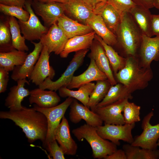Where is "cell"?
I'll list each match as a JSON object with an SVG mask.
<instances>
[{
    "label": "cell",
    "mask_w": 159,
    "mask_h": 159,
    "mask_svg": "<svg viewBox=\"0 0 159 159\" xmlns=\"http://www.w3.org/2000/svg\"><path fill=\"white\" fill-rule=\"evenodd\" d=\"M0 118L14 122L22 129L29 143L38 140L42 142V144L44 143L48 130L47 119L44 114L34 107L28 108L23 106L19 110L1 111Z\"/></svg>",
    "instance_id": "cell-1"
},
{
    "label": "cell",
    "mask_w": 159,
    "mask_h": 159,
    "mask_svg": "<svg viewBox=\"0 0 159 159\" xmlns=\"http://www.w3.org/2000/svg\"><path fill=\"white\" fill-rule=\"evenodd\" d=\"M126 58L125 67L114 75L116 81L124 85L131 93L145 89L153 77L151 67L142 66L136 57Z\"/></svg>",
    "instance_id": "cell-2"
},
{
    "label": "cell",
    "mask_w": 159,
    "mask_h": 159,
    "mask_svg": "<svg viewBox=\"0 0 159 159\" xmlns=\"http://www.w3.org/2000/svg\"><path fill=\"white\" fill-rule=\"evenodd\" d=\"M120 23L116 34L117 46L126 58L137 57L142 34L129 12L121 14Z\"/></svg>",
    "instance_id": "cell-3"
},
{
    "label": "cell",
    "mask_w": 159,
    "mask_h": 159,
    "mask_svg": "<svg viewBox=\"0 0 159 159\" xmlns=\"http://www.w3.org/2000/svg\"><path fill=\"white\" fill-rule=\"evenodd\" d=\"M72 132L79 141L85 139L89 143L94 158L104 159L117 150V145L102 138L95 127L87 124L74 129Z\"/></svg>",
    "instance_id": "cell-4"
},
{
    "label": "cell",
    "mask_w": 159,
    "mask_h": 159,
    "mask_svg": "<svg viewBox=\"0 0 159 159\" xmlns=\"http://www.w3.org/2000/svg\"><path fill=\"white\" fill-rule=\"evenodd\" d=\"M89 51V49H87L76 52L66 69L59 79L53 81L49 77H47L39 85V87L56 91L62 87H67L71 82L75 71L83 64Z\"/></svg>",
    "instance_id": "cell-5"
},
{
    "label": "cell",
    "mask_w": 159,
    "mask_h": 159,
    "mask_svg": "<svg viewBox=\"0 0 159 159\" xmlns=\"http://www.w3.org/2000/svg\"><path fill=\"white\" fill-rule=\"evenodd\" d=\"M73 99V98L72 97H67L61 104L48 108L40 107L35 104L34 105L33 107L35 110L44 114L47 120V132L45 141L42 144L44 147L48 143L55 140V131Z\"/></svg>",
    "instance_id": "cell-6"
},
{
    "label": "cell",
    "mask_w": 159,
    "mask_h": 159,
    "mask_svg": "<svg viewBox=\"0 0 159 159\" xmlns=\"http://www.w3.org/2000/svg\"><path fill=\"white\" fill-rule=\"evenodd\" d=\"M135 123L122 125L105 124L95 127L98 134L103 138L109 140L117 145H120V140L131 144L133 141L132 131Z\"/></svg>",
    "instance_id": "cell-7"
},
{
    "label": "cell",
    "mask_w": 159,
    "mask_h": 159,
    "mask_svg": "<svg viewBox=\"0 0 159 159\" xmlns=\"http://www.w3.org/2000/svg\"><path fill=\"white\" fill-rule=\"evenodd\" d=\"M152 111L144 117L141 124L143 131L139 135L135 137L131 145L150 149H156L159 139V123L154 125L150 123L153 116Z\"/></svg>",
    "instance_id": "cell-8"
},
{
    "label": "cell",
    "mask_w": 159,
    "mask_h": 159,
    "mask_svg": "<svg viewBox=\"0 0 159 159\" xmlns=\"http://www.w3.org/2000/svg\"><path fill=\"white\" fill-rule=\"evenodd\" d=\"M24 6L29 14L30 17L27 21H18L21 32L26 40L31 42L40 40L42 36L47 32L49 29L41 24L32 8L31 3L26 1Z\"/></svg>",
    "instance_id": "cell-9"
},
{
    "label": "cell",
    "mask_w": 159,
    "mask_h": 159,
    "mask_svg": "<svg viewBox=\"0 0 159 159\" xmlns=\"http://www.w3.org/2000/svg\"><path fill=\"white\" fill-rule=\"evenodd\" d=\"M31 4L35 12L41 17L44 26L48 28L57 23L59 18L64 13V3L33 1Z\"/></svg>",
    "instance_id": "cell-10"
},
{
    "label": "cell",
    "mask_w": 159,
    "mask_h": 159,
    "mask_svg": "<svg viewBox=\"0 0 159 159\" xmlns=\"http://www.w3.org/2000/svg\"><path fill=\"white\" fill-rule=\"evenodd\" d=\"M140 65L150 67L153 61L159 60V37H152L142 34L136 57Z\"/></svg>",
    "instance_id": "cell-11"
},
{
    "label": "cell",
    "mask_w": 159,
    "mask_h": 159,
    "mask_svg": "<svg viewBox=\"0 0 159 159\" xmlns=\"http://www.w3.org/2000/svg\"><path fill=\"white\" fill-rule=\"evenodd\" d=\"M128 98H125L101 107H96L92 110L98 115L104 124L122 125L125 124L122 112Z\"/></svg>",
    "instance_id": "cell-12"
},
{
    "label": "cell",
    "mask_w": 159,
    "mask_h": 159,
    "mask_svg": "<svg viewBox=\"0 0 159 159\" xmlns=\"http://www.w3.org/2000/svg\"><path fill=\"white\" fill-rule=\"evenodd\" d=\"M49 54L47 47L43 46L39 57L29 78L36 85H39L47 77L52 80L55 75L54 70L49 64Z\"/></svg>",
    "instance_id": "cell-13"
},
{
    "label": "cell",
    "mask_w": 159,
    "mask_h": 159,
    "mask_svg": "<svg viewBox=\"0 0 159 159\" xmlns=\"http://www.w3.org/2000/svg\"><path fill=\"white\" fill-rule=\"evenodd\" d=\"M69 107V117L72 123H78L83 120L86 124L95 127L102 125L103 122L98 115L76 99L73 98Z\"/></svg>",
    "instance_id": "cell-14"
},
{
    "label": "cell",
    "mask_w": 159,
    "mask_h": 159,
    "mask_svg": "<svg viewBox=\"0 0 159 159\" xmlns=\"http://www.w3.org/2000/svg\"><path fill=\"white\" fill-rule=\"evenodd\" d=\"M69 39L57 23L50 27L47 32L43 34L40 41L46 46L49 53L60 54Z\"/></svg>",
    "instance_id": "cell-15"
},
{
    "label": "cell",
    "mask_w": 159,
    "mask_h": 159,
    "mask_svg": "<svg viewBox=\"0 0 159 159\" xmlns=\"http://www.w3.org/2000/svg\"><path fill=\"white\" fill-rule=\"evenodd\" d=\"M31 43L34 46L33 51L28 54L22 65L15 66L12 71L11 77L15 81L29 78L39 57L43 45L40 41L38 43L32 41Z\"/></svg>",
    "instance_id": "cell-16"
},
{
    "label": "cell",
    "mask_w": 159,
    "mask_h": 159,
    "mask_svg": "<svg viewBox=\"0 0 159 159\" xmlns=\"http://www.w3.org/2000/svg\"><path fill=\"white\" fill-rule=\"evenodd\" d=\"M90 49V58H92L99 69L104 73L112 85L117 83L111 67L109 59L102 44L97 40H94Z\"/></svg>",
    "instance_id": "cell-17"
},
{
    "label": "cell",
    "mask_w": 159,
    "mask_h": 159,
    "mask_svg": "<svg viewBox=\"0 0 159 159\" xmlns=\"http://www.w3.org/2000/svg\"><path fill=\"white\" fill-rule=\"evenodd\" d=\"M54 136L64 154L72 156L76 154L77 145L71 137L68 122L64 116L55 131Z\"/></svg>",
    "instance_id": "cell-18"
},
{
    "label": "cell",
    "mask_w": 159,
    "mask_h": 159,
    "mask_svg": "<svg viewBox=\"0 0 159 159\" xmlns=\"http://www.w3.org/2000/svg\"><path fill=\"white\" fill-rule=\"evenodd\" d=\"M17 84L11 87L5 99V105L9 110L15 111L21 109L23 106L21 103L24 98L30 95V91L24 87L26 83L29 84L26 79L19 80Z\"/></svg>",
    "instance_id": "cell-19"
},
{
    "label": "cell",
    "mask_w": 159,
    "mask_h": 159,
    "mask_svg": "<svg viewBox=\"0 0 159 159\" xmlns=\"http://www.w3.org/2000/svg\"><path fill=\"white\" fill-rule=\"evenodd\" d=\"M90 64L87 69L82 74L74 76L67 87L70 89L78 88L82 85L94 81L107 79L106 74L100 71L96 66L94 60L90 58Z\"/></svg>",
    "instance_id": "cell-20"
},
{
    "label": "cell",
    "mask_w": 159,
    "mask_h": 159,
    "mask_svg": "<svg viewBox=\"0 0 159 159\" xmlns=\"http://www.w3.org/2000/svg\"><path fill=\"white\" fill-rule=\"evenodd\" d=\"M64 5V13L84 24L87 25V20L95 14L91 7L82 0H69Z\"/></svg>",
    "instance_id": "cell-21"
},
{
    "label": "cell",
    "mask_w": 159,
    "mask_h": 159,
    "mask_svg": "<svg viewBox=\"0 0 159 159\" xmlns=\"http://www.w3.org/2000/svg\"><path fill=\"white\" fill-rule=\"evenodd\" d=\"M29 102L42 108H48L58 105L60 101V97L56 91L45 90L39 87L30 91Z\"/></svg>",
    "instance_id": "cell-22"
},
{
    "label": "cell",
    "mask_w": 159,
    "mask_h": 159,
    "mask_svg": "<svg viewBox=\"0 0 159 159\" xmlns=\"http://www.w3.org/2000/svg\"><path fill=\"white\" fill-rule=\"evenodd\" d=\"M57 22L58 25L62 30L68 39L94 31L88 25L80 23L69 18L64 14L59 18Z\"/></svg>",
    "instance_id": "cell-23"
},
{
    "label": "cell",
    "mask_w": 159,
    "mask_h": 159,
    "mask_svg": "<svg viewBox=\"0 0 159 159\" xmlns=\"http://www.w3.org/2000/svg\"><path fill=\"white\" fill-rule=\"evenodd\" d=\"M96 34L93 31L89 33L77 36L69 39L60 54L62 58H66L69 54L80 50L90 49Z\"/></svg>",
    "instance_id": "cell-24"
},
{
    "label": "cell",
    "mask_w": 159,
    "mask_h": 159,
    "mask_svg": "<svg viewBox=\"0 0 159 159\" xmlns=\"http://www.w3.org/2000/svg\"><path fill=\"white\" fill-rule=\"evenodd\" d=\"M103 19L108 29L115 35L121 22V15L107 2L101 4L94 11Z\"/></svg>",
    "instance_id": "cell-25"
},
{
    "label": "cell",
    "mask_w": 159,
    "mask_h": 159,
    "mask_svg": "<svg viewBox=\"0 0 159 159\" xmlns=\"http://www.w3.org/2000/svg\"><path fill=\"white\" fill-rule=\"evenodd\" d=\"M88 25L107 44L112 46L117 44L116 35L107 27L102 17L98 14H94L87 22Z\"/></svg>",
    "instance_id": "cell-26"
},
{
    "label": "cell",
    "mask_w": 159,
    "mask_h": 159,
    "mask_svg": "<svg viewBox=\"0 0 159 159\" xmlns=\"http://www.w3.org/2000/svg\"><path fill=\"white\" fill-rule=\"evenodd\" d=\"M147 9L136 5L129 12L142 34L152 37L151 30L152 14Z\"/></svg>",
    "instance_id": "cell-27"
},
{
    "label": "cell",
    "mask_w": 159,
    "mask_h": 159,
    "mask_svg": "<svg viewBox=\"0 0 159 159\" xmlns=\"http://www.w3.org/2000/svg\"><path fill=\"white\" fill-rule=\"evenodd\" d=\"M95 85L94 83L91 82L82 85L77 90H71L66 86L60 87L58 90L60 97H72L87 106L90 95L94 90Z\"/></svg>",
    "instance_id": "cell-28"
},
{
    "label": "cell",
    "mask_w": 159,
    "mask_h": 159,
    "mask_svg": "<svg viewBox=\"0 0 159 159\" xmlns=\"http://www.w3.org/2000/svg\"><path fill=\"white\" fill-rule=\"evenodd\" d=\"M27 52L15 49L6 52H0V67L8 72L12 71L16 66L22 65L27 56Z\"/></svg>",
    "instance_id": "cell-29"
},
{
    "label": "cell",
    "mask_w": 159,
    "mask_h": 159,
    "mask_svg": "<svg viewBox=\"0 0 159 159\" xmlns=\"http://www.w3.org/2000/svg\"><path fill=\"white\" fill-rule=\"evenodd\" d=\"M125 98L132 99V93L124 85L117 82L111 86L105 97L96 107L105 106Z\"/></svg>",
    "instance_id": "cell-30"
},
{
    "label": "cell",
    "mask_w": 159,
    "mask_h": 159,
    "mask_svg": "<svg viewBox=\"0 0 159 159\" xmlns=\"http://www.w3.org/2000/svg\"><path fill=\"white\" fill-rule=\"evenodd\" d=\"M95 39L99 42L103 46L114 75L125 67L126 62V58L120 55L112 46L107 44L100 37L96 34Z\"/></svg>",
    "instance_id": "cell-31"
},
{
    "label": "cell",
    "mask_w": 159,
    "mask_h": 159,
    "mask_svg": "<svg viewBox=\"0 0 159 159\" xmlns=\"http://www.w3.org/2000/svg\"><path fill=\"white\" fill-rule=\"evenodd\" d=\"M122 149L127 159H159V150L150 149L133 146L128 143L124 145Z\"/></svg>",
    "instance_id": "cell-32"
},
{
    "label": "cell",
    "mask_w": 159,
    "mask_h": 159,
    "mask_svg": "<svg viewBox=\"0 0 159 159\" xmlns=\"http://www.w3.org/2000/svg\"><path fill=\"white\" fill-rule=\"evenodd\" d=\"M111 85L107 79L96 81L90 95L87 107L91 110H93L105 97Z\"/></svg>",
    "instance_id": "cell-33"
},
{
    "label": "cell",
    "mask_w": 159,
    "mask_h": 159,
    "mask_svg": "<svg viewBox=\"0 0 159 159\" xmlns=\"http://www.w3.org/2000/svg\"><path fill=\"white\" fill-rule=\"evenodd\" d=\"M9 18L13 47L18 50L28 51L29 49L26 44L25 38L21 35V30L18 21L13 16H9Z\"/></svg>",
    "instance_id": "cell-34"
},
{
    "label": "cell",
    "mask_w": 159,
    "mask_h": 159,
    "mask_svg": "<svg viewBox=\"0 0 159 159\" xmlns=\"http://www.w3.org/2000/svg\"><path fill=\"white\" fill-rule=\"evenodd\" d=\"M16 49L13 47L9 18L1 20L0 23V52H8Z\"/></svg>",
    "instance_id": "cell-35"
},
{
    "label": "cell",
    "mask_w": 159,
    "mask_h": 159,
    "mask_svg": "<svg viewBox=\"0 0 159 159\" xmlns=\"http://www.w3.org/2000/svg\"><path fill=\"white\" fill-rule=\"evenodd\" d=\"M140 106L127 101L124 106L122 112L125 123L132 124L140 121Z\"/></svg>",
    "instance_id": "cell-36"
},
{
    "label": "cell",
    "mask_w": 159,
    "mask_h": 159,
    "mask_svg": "<svg viewBox=\"0 0 159 159\" xmlns=\"http://www.w3.org/2000/svg\"><path fill=\"white\" fill-rule=\"evenodd\" d=\"M0 11L5 15L14 17L19 20L26 21L29 17L30 14L23 8L14 6H9L0 4Z\"/></svg>",
    "instance_id": "cell-37"
},
{
    "label": "cell",
    "mask_w": 159,
    "mask_h": 159,
    "mask_svg": "<svg viewBox=\"0 0 159 159\" xmlns=\"http://www.w3.org/2000/svg\"><path fill=\"white\" fill-rule=\"evenodd\" d=\"M107 2L121 14L123 13L129 12L132 7L136 5L132 0H107Z\"/></svg>",
    "instance_id": "cell-38"
},
{
    "label": "cell",
    "mask_w": 159,
    "mask_h": 159,
    "mask_svg": "<svg viewBox=\"0 0 159 159\" xmlns=\"http://www.w3.org/2000/svg\"><path fill=\"white\" fill-rule=\"evenodd\" d=\"M44 148L53 159H65L63 151L55 139L48 143Z\"/></svg>",
    "instance_id": "cell-39"
},
{
    "label": "cell",
    "mask_w": 159,
    "mask_h": 159,
    "mask_svg": "<svg viewBox=\"0 0 159 159\" xmlns=\"http://www.w3.org/2000/svg\"><path fill=\"white\" fill-rule=\"evenodd\" d=\"M9 80V72L4 68L0 67V93L5 92Z\"/></svg>",
    "instance_id": "cell-40"
},
{
    "label": "cell",
    "mask_w": 159,
    "mask_h": 159,
    "mask_svg": "<svg viewBox=\"0 0 159 159\" xmlns=\"http://www.w3.org/2000/svg\"><path fill=\"white\" fill-rule=\"evenodd\" d=\"M151 30L152 36L159 37V14H152Z\"/></svg>",
    "instance_id": "cell-41"
},
{
    "label": "cell",
    "mask_w": 159,
    "mask_h": 159,
    "mask_svg": "<svg viewBox=\"0 0 159 159\" xmlns=\"http://www.w3.org/2000/svg\"><path fill=\"white\" fill-rule=\"evenodd\" d=\"M27 0H0V4L9 6H14L23 8Z\"/></svg>",
    "instance_id": "cell-42"
},
{
    "label": "cell",
    "mask_w": 159,
    "mask_h": 159,
    "mask_svg": "<svg viewBox=\"0 0 159 159\" xmlns=\"http://www.w3.org/2000/svg\"><path fill=\"white\" fill-rule=\"evenodd\" d=\"M104 159H127L125 153L123 149L117 150L112 154L107 156Z\"/></svg>",
    "instance_id": "cell-43"
},
{
    "label": "cell",
    "mask_w": 159,
    "mask_h": 159,
    "mask_svg": "<svg viewBox=\"0 0 159 159\" xmlns=\"http://www.w3.org/2000/svg\"><path fill=\"white\" fill-rule=\"evenodd\" d=\"M136 5L150 9L154 7L153 0H132Z\"/></svg>",
    "instance_id": "cell-44"
},
{
    "label": "cell",
    "mask_w": 159,
    "mask_h": 159,
    "mask_svg": "<svg viewBox=\"0 0 159 159\" xmlns=\"http://www.w3.org/2000/svg\"><path fill=\"white\" fill-rule=\"evenodd\" d=\"M93 9L94 11L103 2H107V0H82Z\"/></svg>",
    "instance_id": "cell-45"
},
{
    "label": "cell",
    "mask_w": 159,
    "mask_h": 159,
    "mask_svg": "<svg viewBox=\"0 0 159 159\" xmlns=\"http://www.w3.org/2000/svg\"><path fill=\"white\" fill-rule=\"evenodd\" d=\"M42 3H48L52 2H58L62 3H67L69 0H31Z\"/></svg>",
    "instance_id": "cell-46"
},
{
    "label": "cell",
    "mask_w": 159,
    "mask_h": 159,
    "mask_svg": "<svg viewBox=\"0 0 159 159\" xmlns=\"http://www.w3.org/2000/svg\"><path fill=\"white\" fill-rule=\"evenodd\" d=\"M154 7L159 10V0H153Z\"/></svg>",
    "instance_id": "cell-47"
},
{
    "label": "cell",
    "mask_w": 159,
    "mask_h": 159,
    "mask_svg": "<svg viewBox=\"0 0 159 159\" xmlns=\"http://www.w3.org/2000/svg\"><path fill=\"white\" fill-rule=\"evenodd\" d=\"M157 145L158 146H159V139L158 140V143H157Z\"/></svg>",
    "instance_id": "cell-48"
}]
</instances>
